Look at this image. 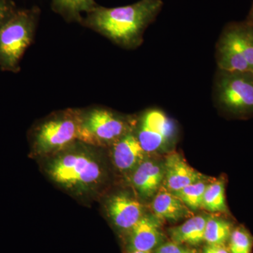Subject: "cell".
<instances>
[{
    "mask_svg": "<svg viewBox=\"0 0 253 253\" xmlns=\"http://www.w3.org/2000/svg\"><path fill=\"white\" fill-rule=\"evenodd\" d=\"M164 179V167L154 161H143L136 168L132 182L139 194L146 198L154 196Z\"/></svg>",
    "mask_w": 253,
    "mask_h": 253,
    "instance_id": "14",
    "label": "cell"
},
{
    "mask_svg": "<svg viewBox=\"0 0 253 253\" xmlns=\"http://www.w3.org/2000/svg\"><path fill=\"white\" fill-rule=\"evenodd\" d=\"M229 241L231 253H252L253 236L244 226L233 229Z\"/></svg>",
    "mask_w": 253,
    "mask_h": 253,
    "instance_id": "20",
    "label": "cell"
},
{
    "mask_svg": "<svg viewBox=\"0 0 253 253\" xmlns=\"http://www.w3.org/2000/svg\"><path fill=\"white\" fill-rule=\"evenodd\" d=\"M232 230L230 221L220 217H208L205 227L204 241L208 244H226Z\"/></svg>",
    "mask_w": 253,
    "mask_h": 253,
    "instance_id": "18",
    "label": "cell"
},
{
    "mask_svg": "<svg viewBox=\"0 0 253 253\" xmlns=\"http://www.w3.org/2000/svg\"><path fill=\"white\" fill-rule=\"evenodd\" d=\"M18 9L12 0H0V28L14 16Z\"/></svg>",
    "mask_w": 253,
    "mask_h": 253,
    "instance_id": "21",
    "label": "cell"
},
{
    "mask_svg": "<svg viewBox=\"0 0 253 253\" xmlns=\"http://www.w3.org/2000/svg\"><path fill=\"white\" fill-rule=\"evenodd\" d=\"M80 112L68 110L49 118L37 127L35 146L41 152L61 149L78 139Z\"/></svg>",
    "mask_w": 253,
    "mask_h": 253,
    "instance_id": "6",
    "label": "cell"
},
{
    "mask_svg": "<svg viewBox=\"0 0 253 253\" xmlns=\"http://www.w3.org/2000/svg\"><path fill=\"white\" fill-rule=\"evenodd\" d=\"M113 146V161L120 170H131L143 162L146 152L141 147L134 130L126 133Z\"/></svg>",
    "mask_w": 253,
    "mask_h": 253,
    "instance_id": "12",
    "label": "cell"
},
{
    "mask_svg": "<svg viewBox=\"0 0 253 253\" xmlns=\"http://www.w3.org/2000/svg\"><path fill=\"white\" fill-rule=\"evenodd\" d=\"M203 253H231L225 244H208Z\"/></svg>",
    "mask_w": 253,
    "mask_h": 253,
    "instance_id": "23",
    "label": "cell"
},
{
    "mask_svg": "<svg viewBox=\"0 0 253 253\" xmlns=\"http://www.w3.org/2000/svg\"><path fill=\"white\" fill-rule=\"evenodd\" d=\"M135 124L134 134L146 154L168 149L175 140V123L161 110H147Z\"/></svg>",
    "mask_w": 253,
    "mask_h": 253,
    "instance_id": "7",
    "label": "cell"
},
{
    "mask_svg": "<svg viewBox=\"0 0 253 253\" xmlns=\"http://www.w3.org/2000/svg\"><path fill=\"white\" fill-rule=\"evenodd\" d=\"M129 253H151L150 251H131Z\"/></svg>",
    "mask_w": 253,
    "mask_h": 253,
    "instance_id": "26",
    "label": "cell"
},
{
    "mask_svg": "<svg viewBox=\"0 0 253 253\" xmlns=\"http://www.w3.org/2000/svg\"><path fill=\"white\" fill-rule=\"evenodd\" d=\"M164 186L171 192L201 180L205 176L191 167L180 154L172 152L166 156L164 165Z\"/></svg>",
    "mask_w": 253,
    "mask_h": 253,
    "instance_id": "9",
    "label": "cell"
},
{
    "mask_svg": "<svg viewBox=\"0 0 253 253\" xmlns=\"http://www.w3.org/2000/svg\"><path fill=\"white\" fill-rule=\"evenodd\" d=\"M131 251H150L161 245L163 234L158 218L143 216L130 229Z\"/></svg>",
    "mask_w": 253,
    "mask_h": 253,
    "instance_id": "11",
    "label": "cell"
},
{
    "mask_svg": "<svg viewBox=\"0 0 253 253\" xmlns=\"http://www.w3.org/2000/svg\"><path fill=\"white\" fill-rule=\"evenodd\" d=\"M40 15L38 6L18 9L0 28V68L2 71H20V63L33 41Z\"/></svg>",
    "mask_w": 253,
    "mask_h": 253,
    "instance_id": "2",
    "label": "cell"
},
{
    "mask_svg": "<svg viewBox=\"0 0 253 253\" xmlns=\"http://www.w3.org/2000/svg\"><path fill=\"white\" fill-rule=\"evenodd\" d=\"M217 70L253 73V25L247 20L229 23L216 44Z\"/></svg>",
    "mask_w": 253,
    "mask_h": 253,
    "instance_id": "3",
    "label": "cell"
},
{
    "mask_svg": "<svg viewBox=\"0 0 253 253\" xmlns=\"http://www.w3.org/2000/svg\"><path fill=\"white\" fill-rule=\"evenodd\" d=\"M208 217L204 215L189 217L181 225L169 229L172 241L178 244L196 246L204 241L205 227Z\"/></svg>",
    "mask_w": 253,
    "mask_h": 253,
    "instance_id": "15",
    "label": "cell"
},
{
    "mask_svg": "<svg viewBox=\"0 0 253 253\" xmlns=\"http://www.w3.org/2000/svg\"><path fill=\"white\" fill-rule=\"evenodd\" d=\"M163 6L162 0H139L113 8L97 5L83 16L81 24L121 47L136 49L142 44L145 31L154 22Z\"/></svg>",
    "mask_w": 253,
    "mask_h": 253,
    "instance_id": "1",
    "label": "cell"
},
{
    "mask_svg": "<svg viewBox=\"0 0 253 253\" xmlns=\"http://www.w3.org/2000/svg\"><path fill=\"white\" fill-rule=\"evenodd\" d=\"M152 209L158 219L176 221L191 217L192 212L175 194L161 186L153 201Z\"/></svg>",
    "mask_w": 253,
    "mask_h": 253,
    "instance_id": "13",
    "label": "cell"
},
{
    "mask_svg": "<svg viewBox=\"0 0 253 253\" xmlns=\"http://www.w3.org/2000/svg\"><path fill=\"white\" fill-rule=\"evenodd\" d=\"M212 96L217 107L231 117H253V73L217 70Z\"/></svg>",
    "mask_w": 253,
    "mask_h": 253,
    "instance_id": "4",
    "label": "cell"
},
{
    "mask_svg": "<svg viewBox=\"0 0 253 253\" xmlns=\"http://www.w3.org/2000/svg\"><path fill=\"white\" fill-rule=\"evenodd\" d=\"M184 251L185 249H183L180 245L171 241L160 245L155 253H184Z\"/></svg>",
    "mask_w": 253,
    "mask_h": 253,
    "instance_id": "22",
    "label": "cell"
},
{
    "mask_svg": "<svg viewBox=\"0 0 253 253\" xmlns=\"http://www.w3.org/2000/svg\"><path fill=\"white\" fill-rule=\"evenodd\" d=\"M110 217L120 229L130 230L143 217V207L137 200L126 194H118L110 200Z\"/></svg>",
    "mask_w": 253,
    "mask_h": 253,
    "instance_id": "10",
    "label": "cell"
},
{
    "mask_svg": "<svg viewBox=\"0 0 253 253\" xmlns=\"http://www.w3.org/2000/svg\"><path fill=\"white\" fill-rule=\"evenodd\" d=\"M51 9L68 22L81 23L83 14L94 9L95 0H51Z\"/></svg>",
    "mask_w": 253,
    "mask_h": 253,
    "instance_id": "16",
    "label": "cell"
},
{
    "mask_svg": "<svg viewBox=\"0 0 253 253\" xmlns=\"http://www.w3.org/2000/svg\"><path fill=\"white\" fill-rule=\"evenodd\" d=\"M184 253H198V252L194 249H185Z\"/></svg>",
    "mask_w": 253,
    "mask_h": 253,
    "instance_id": "25",
    "label": "cell"
},
{
    "mask_svg": "<svg viewBox=\"0 0 253 253\" xmlns=\"http://www.w3.org/2000/svg\"><path fill=\"white\" fill-rule=\"evenodd\" d=\"M207 185L205 179L196 181L176 191L174 194L191 211H196L202 208L205 191Z\"/></svg>",
    "mask_w": 253,
    "mask_h": 253,
    "instance_id": "19",
    "label": "cell"
},
{
    "mask_svg": "<svg viewBox=\"0 0 253 253\" xmlns=\"http://www.w3.org/2000/svg\"><path fill=\"white\" fill-rule=\"evenodd\" d=\"M247 20L249 22L252 23L253 25V3L252 7H251V11H250L249 16H248Z\"/></svg>",
    "mask_w": 253,
    "mask_h": 253,
    "instance_id": "24",
    "label": "cell"
},
{
    "mask_svg": "<svg viewBox=\"0 0 253 253\" xmlns=\"http://www.w3.org/2000/svg\"><path fill=\"white\" fill-rule=\"evenodd\" d=\"M202 208L211 212H229L226 206L224 179H217L208 184L205 191Z\"/></svg>",
    "mask_w": 253,
    "mask_h": 253,
    "instance_id": "17",
    "label": "cell"
},
{
    "mask_svg": "<svg viewBox=\"0 0 253 253\" xmlns=\"http://www.w3.org/2000/svg\"><path fill=\"white\" fill-rule=\"evenodd\" d=\"M135 121L104 108L80 112L78 139L86 144L103 146L114 144L134 130Z\"/></svg>",
    "mask_w": 253,
    "mask_h": 253,
    "instance_id": "5",
    "label": "cell"
},
{
    "mask_svg": "<svg viewBox=\"0 0 253 253\" xmlns=\"http://www.w3.org/2000/svg\"><path fill=\"white\" fill-rule=\"evenodd\" d=\"M50 174L56 182L68 186L90 185L99 180V165L85 154H69L55 161Z\"/></svg>",
    "mask_w": 253,
    "mask_h": 253,
    "instance_id": "8",
    "label": "cell"
}]
</instances>
